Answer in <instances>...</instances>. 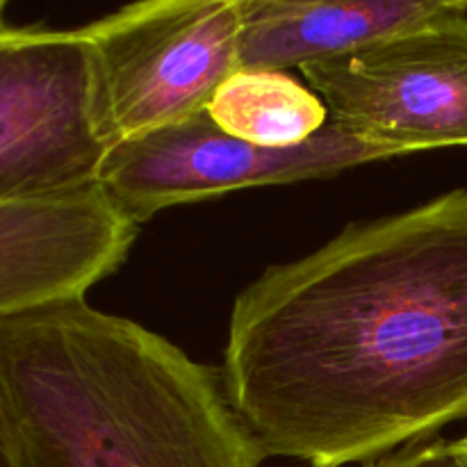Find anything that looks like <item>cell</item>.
Instances as JSON below:
<instances>
[{
	"instance_id": "ba28073f",
	"label": "cell",
	"mask_w": 467,
	"mask_h": 467,
	"mask_svg": "<svg viewBox=\"0 0 467 467\" xmlns=\"http://www.w3.org/2000/svg\"><path fill=\"white\" fill-rule=\"evenodd\" d=\"M445 12L442 0H242L240 68H301Z\"/></svg>"
},
{
	"instance_id": "3957f363",
	"label": "cell",
	"mask_w": 467,
	"mask_h": 467,
	"mask_svg": "<svg viewBox=\"0 0 467 467\" xmlns=\"http://www.w3.org/2000/svg\"><path fill=\"white\" fill-rule=\"evenodd\" d=\"M112 144L205 112L240 71L242 0H135L82 27Z\"/></svg>"
},
{
	"instance_id": "9c48e42d",
	"label": "cell",
	"mask_w": 467,
	"mask_h": 467,
	"mask_svg": "<svg viewBox=\"0 0 467 467\" xmlns=\"http://www.w3.org/2000/svg\"><path fill=\"white\" fill-rule=\"evenodd\" d=\"M205 112L231 137L272 149L304 144L328 123L327 103L285 71L240 68Z\"/></svg>"
},
{
	"instance_id": "30bf717a",
	"label": "cell",
	"mask_w": 467,
	"mask_h": 467,
	"mask_svg": "<svg viewBox=\"0 0 467 467\" xmlns=\"http://www.w3.org/2000/svg\"><path fill=\"white\" fill-rule=\"evenodd\" d=\"M365 467H467V441H429L410 442Z\"/></svg>"
},
{
	"instance_id": "277c9868",
	"label": "cell",
	"mask_w": 467,
	"mask_h": 467,
	"mask_svg": "<svg viewBox=\"0 0 467 467\" xmlns=\"http://www.w3.org/2000/svg\"><path fill=\"white\" fill-rule=\"evenodd\" d=\"M112 144L80 30L0 26V203L99 185Z\"/></svg>"
},
{
	"instance_id": "4fadbf2b",
	"label": "cell",
	"mask_w": 467,
	"mask_h": 467,
	"mask_svg": "<svg viewBox=\"0 0 467 467\" xmlns=\"http://www.w3.org/2000/svg\"><path fill=\"white\" fill-rule=\"evenodd\" d=\"M465 441H467V436H465Z\"/></svg>"
},
{
	"instance_id": "7a4b0ae2",
	"label": "cell",
	"mask_w": 467,
	"mask_h": 467,
	"mask_svg": "<svg viewBox=\"0 0 467 467\" xmlns=\"http://www.w3.org/2000/svg\"><path fill=\"white\" fill-rule=\"evenodd\" d=\"M222 372L85 299L0 319V467H260Z\"/></svg>"
},
{
	"instance_id": "8992f818",
	"label": "cell",
	"mask_w": 467,
	"mask_h": 467,
	"mask_svg": "<svg viewBox=\"0 0 467 467\" xmlns=\"http://www.w3.org/2000/svg\"><path fill=\"white\" fill-rule=\"evenodd\" d=\"M397 158L328 121L308 141L272 149L223 132L208 112L121 141L109 150L99 185L137 223L171 205L214 199L244 187L328 178L358 164Z\"/></svg>"
},
{
	"instance_id": "5b68a950",
	"label": "cell",
	"mask_w": 467,
	"mask_h": 467,
	"mask_svg": "<svg viewBox=\"0 0 467 467\" xmlns=\"http://www.w3.org/2000/svg\"><path fill=\"white\" fill-rule=\"evenodd\" d=\"M328 121L397 155L467 146V14L445 12L299 68Z\"/></svg>"
},
{
	"instance_id": "52a82bcc",
	"label": "cell",
	"mask_w": 467,
	"mask_h": 467,
	"mask_svg": "<svg viewBox=\"0 0 467 467\" xmlns=\"http://www.w3.org/2000/svg\"><path fill=\"white\" fill-rule=\"evenodd\" d=\"M137 233L100 185L0 203V319L85 299L121 267Z\"/></svg>"
},
{
	"instance_id": "7c38bea8",
	"label": "cell",
	"mask_w": 467,
	"mask_h": 467,
	"mask_svg": "<svg viewBox=\"0 0 467 467\" xmlns=\"http://www.w3.org/2000/svg\"><path fill=\"white\" fill-rule=\"evenodd\" d=\"M7 5H9V0H0V26H3V12Z\"/></svg>"
},
{
	"instance_id": "6da1fadb",
	"label": "cell",
	"mask_w": 467,
	"mask_h": 467,
	"mask_svg": "<svg viewBox=\"0 0 467 467\" xmlns=\"http://www.w3.org/2000/svg\"><path fill=\"white\" fill-rule=\"evenodd\" d=\"M222 381L265 456L372 463L467 420V187L354 223L233 304Z\"/></svg>"
},
{
	"instance_id": "8fae6325",
	"label": "cell",
	"mask_w": 467,
	"mask_h": 467,
	"mask_svg": "<svg viewBox=\"0 0 467 467\" xmlns=\"http://www.w3.org/2000/svg\"><path fill=\"white\" fill-rule=\"evenodd\" d=\"M451 12H467V0H442Z\"/></svg>"
}]
</instances>
